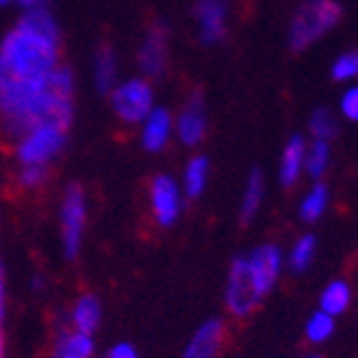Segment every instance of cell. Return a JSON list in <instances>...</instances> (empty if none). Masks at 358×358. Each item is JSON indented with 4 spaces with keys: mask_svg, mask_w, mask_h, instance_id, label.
<instances>
[{
    "mask_svg": "<svg viewBox=\"0 0 358 358\" xmlns=\"http://www.w3.org/2000/svg\"><path fill=\"white\" fill-rule=\"evenodd\" d=\"M62 34L52 10L21 13L0 41V123L10 138L41 120L72 128L75 75L59 62Z\"/></svg>",
    "mask_w": 358,
    "mask_h": 358,
    "instance_id": "obj_1",
    "label": "cell"
},
{
    "mask_svg": "<svg viewBox=\"0 0 358 358\" xmlns=\"http://www.w3.org/2000/svg\"><path fill=\"white\" fill-rule=\"evenodd\" d=\"M341 18L343 6L338 0H305L289 23V46L294 52H305L336 29Z\"/></svg>",
    "mask_w": 358,
    "mask_h": 358,
    "instance_id": "obj_2",
    "label": "cell"
},
{
    "mask_svg": "<svg viewBox=\"0 0 358 358\" xmlns=\"http://www.w3.org/2000/svg\"><path fill=\"white\" fill-rule=\"evenodd\" d=\"M67 136L69 126L41 120L15 138V162L18 166H46L49 169L54 159H59V154L67 146Z\"/></svg>",
    "mask_w": 358,
    "mask_h": 358,
    "instance_id": "obj_3",
    "label": "cell"
},
{
    "mask_svg": "<svg viewBox=\"0 0 358 358\" xmlns=\"http://www.w3.org/2000/svg\"><path fill=\"white\" fill-rule=\"evenodd\" d=\"M85 225H87V197L80 185H69L62 194L59 205V231L62 248L67 259H77L83 251Z\"/></svg>",
    "mask_w": 358,
    "mask_h": 358,
    "instance_id": "obj_4",
    "label": "cell"
},
{
    "mask_svg": "<svg viewBox=\"0 0 358 358\" xmlns=\"http://www.w3.org/2000/svg\"><path fill=\"white\" fill-rule=\"evenodd\" d=\"M113 113L118 115L123 123H143L146 115L154 110V90L149 80L134 77L113 87L110 92Z\"/></svg>",
    "mask_w": 358,
    "mask_h": 358,
    "instance_id": "obj_5",
    "label": "cell"
},
{
    "mask_svg": "<svg viewBox=\"0 0 358 358\" xmlns=\"http://www.w3.org/2000/svg\"><path fill=\"white\" fill-rule=\"evenodd\" d=\"M262 305V297L256 294L251 274H248L246 256H236L228 268V284H225V307L233 317H248Z\"/></svg>",
    "mask_w": 358,
    "mask_h": 358,
    "instance_id": "obj_6",
    "label": "cell"
},
{
    "mask_svg": "<svg viewBox=\"0 0 358 358\" xmlns=\"http://www.w3.org/2000/svg\"><path fill=\"white\" fill-rule=\"evenodd\" d=\"M246 264L256 294L264 299L276 287L279 274H282V248L274 243H264V246L254 248L251 254H246Z\"/></svg>",
    "mask_w": 358,
    "mask_h": 358,
    "instance_id": "obj_7",
    "label": "cell"
},
{
    "mask_svg": "<svg viewBox=\"0 0 358 358\" xmlns=\"http://www.w3.org/2000/svg\"><path fill=\"white\" fill-rule=\"evenodd\" d=\"M166 62H169V29L164 21H157L143 36V44L138 49V67L143 77L157 80L164 75Z\"/></svg>",
    "mask_w": 358,
    "mask_h": 358,
    "instance_id": "obj_8",
    "label": "cell"
},
{
    "mask_svg": "<svg viewBox=\"0 0 358 358\" xmlns=\"http://www.w3.org/2000/svg\"><path fill=\"white\" fill-rule=\"evenodd\" d=\"M228 0H197L194 3V21H197V38L202 44H220L228 31Z\"/></svg>",
    "mask_w": 358,
    "mask_h": 358,
    "instance_id": "obj_9",
    "label": "cell"
},
{
    "mask_svg": "<svg viewBox=\"0 0 358 358\" xmlns=\"http://www.w3.org/2000/svg\"><path fill=\"white\" fill-rule=\"evenodd\" d=\"M151 210L154 217L162 228L174 225V220L182 213V194H179V185L169 174H157L151 182Z\"/></svg>",
    "mask_w": 358,
    "mask_h": 358,
    "instance_id": "obj_10",
    "label": "cell"
},
{
    "mask_svg": "<svg viewBox=\"0 0 358 358\" xmlns=\"http://www.w3.org/2000/svg\"><path fill=\"white\" fill-rule=\"evenodd\" d=\"M174 128H177V134L185 146H197L205 138V134H208V110H205V100H202L200 92H194L187 100L185 108L179 110Z\"/></svg>",
    "mask_w": 358,
    "mask_h": 358,
    "instance_id": "obj_11",
    "label": "cell"
},
{
    "mask_svg": "<svg viewBox=\"0 0 358 358\" xmlns=\"http://www.w3.org/2000/svg\"><path fill=\"white\" fill-rule=\"evenodd\" d=\"M225 343V322L220 317H210L194 330L182 358H217Z\"/></svg>",
    "mask_w": 358,
    "mask_h": 358,
    "instance_id": "obj_12",
    "label": "cell"
},
{
    "mask_svg": "<svg viewBox=\"0 0 358 358\" xmlns=\"http://www.w3.org/2000/svg\"><path fill=\"white\" fill-rule=\"evenodd\" d=\"M141 126V146L146 151H151V154H157V151L164 149L169 136H172L174 118L166 108H154Z\"/></svg>",
    "mask_w": 358,
    "mask_h": 358,
    "instance_id": "obj_13",
    "label": "cell"
},
{
    "mask_svg": "<svg viewBox=\"0 0 358 358\" xmlns=\"http://www.w3.org/2000/svg\"><path fill=\"white\" fill-rule=\"evenodd\" d=\"M100 320H103V305H100V297L97 294H80L75 299V305L69 310V328L77 330V333H85V336H92L97 328H100Z\"/></svg>",
    "mask_w": 358,
    "mask_h": 358,
    "instance_id": "obj_14",
    "label": "cell"
},
{
    "mask_svg": "<svg viewBox=\"0 0 358 358\" xmlns=\"http://www.w3.org/2000/svg\"><path fill=\"white\" fill-rule=\"evenodd\" d=\"M92 80H95V90L103 95H110L113 87L118 85V62H115V52L110 44H100L92 57Z\"/></svg>",
    "mask_w": 358,
    "mask_h": 358,
    "instance_id": "obj_15",
    "label": "cell"
},
{
    "mask_svg": "<svg viewBox=\"0 0 358 358\" xmlns=\"http://www.w3.org/2000/svg\"><path fill=\"white\" fill-rule=\"evenodd\" d=\"M305 151L307 141L302 136H292L287 146L282 151V164H279V179L284 187H292L299 179L302 169H305Z\"/></svg>",
    "mask_w": 358,
    "mask_h": 358,
    "instance_id": "obj_16",
    "label": "cell"
},
{
    "mask_svg": "<svg viewBox=\"0 0 358 358\" xmlns=\"http://www.w3.org/2000/svg\"><path fill=\"white\" fill-rule=\"evenodd\" d=\"M92 353H95L92 336L77 333L72 328L62 330L52 348V358H92Z\"/></svg>",
    "mask_w": 358,
    "mask_h": 358,
    "instance_id": "obj_17",
    "label": "cell"
},
{
    "mask_svg": "<svg viewBox=\"0 0 358 358\" xmlns=\"http://www.w3.org/2000/svg\"><path fill=\"white\" fill-rule=\"evenodd\" d=\"M262 200H264V172L262 169H254V172L248 174L243 200H241V210H238L241 225H248L254 220L259 208H262Z\"/></svg>",
    "mask_w": 358,
    "mask_h": 358,
    "instance_id": "obj_18",
    "label": "cell"
},
{
    "mask_svg": "<svg viewBox=\"0 0 358 358\" xmlns=\"http://www.w3.org/2000/svg\"><path fill=\"white\" fill-rule=\"evenodd\" d=\"M210 177V162L208 157H192L187 162L185 174H182V187H185V194L189 200H197L205 187H208Z\"/></svg>",
    "mask_w": 358,
    "mask_h": 358,
    "instance_id": "obj_19",
    "label": "cell"
},
{
    "mask_svg": "<svg viewBox=\"0 0 358 358\" xmlns=\"http://www.w3.org/2000/svg\"><path fill=\"white\" fill-rule=\"evenodd\" d=\"M351 287L348 282L343 279H333V282L322 289L320 294V310L322 313H328L330 317H338V315H343L348 307H351Z\"/></svg>",
    "mask_w": 358,
    "mask_h": 358,
    "instance_id": "obj_20",
    "label": "cell"
},
{
    "mask_svg": "<svg viewBox=\"0 0 358 358\" xmlns=\"http://www.w3.org/2000/svg\"><path fill=\"white\" fill-rule=\"evenodd\" d=\"M328 185L325 182H315L313 189L305 194V200L299 205V217L305 220V223H315V220H320L325 215V210H328Z\"/></svg>",
    "mask_w": 358,
    "mask_h": 358,
    "instance_id": "obj_21",
    "label": "cell"
},
{
    "mask_svg": "<svg viewBox=\"0 0 358 358\" xmlns=\"http://www.w3.org/2000/svg\"><path fill=\"white\" fill-rule=\"evenodd\" d=\"M333 333H336V317H330L328 313L317 310V313H313L307 317V322H305L307 343H313V345L328 343L330 338H333Z\"/></svg>",
    "mask_w": 358,
    "mask_h": 358,
    "instance_id": "obj_22",
    "label": "cell"
},
{
    "mask_svg": "<svg viewBox=\"0 0 358 358\" xmlns=\"http://www.w3.org/2000/svg\"><path fill=\"white\" fill-rule=\"evenodd\" d=\"M315 251H317V241H315V236H310V233H305L302 238H297V243L292 246L289 251V268L292 271H307V268L313 266L315 262Z\"/></svg>",
    "mask_w": 358,
    "mask_h": 358,
    "instance_id": "obj_23",
    "label": "cell"
},
{
    "mask_svg": "<svg viewBox=\"0 0 358 358\" xmlns=\"http://www.w3.org/2000/svg\"><path fill=\"white\" fill-rule=\"evenodd\" d=\"M328 162H330V146L328 141H313L307 143L305 151V172L313 179H320L322 174L328 172Z\"/></svg>",
    "mask_w": 358,
    "mask_h": 358,
    "instance_id": "obj_24",
    "label": "cell"
},
{
    "mask_svg": "<svg viewBox=\"0 0 358 358\" xmlns=\"http://www.w3.org/2000/svg\"><path fill=\"white\" fill-rule=\"evenodd\" d=\"M310 134H313V141L330 143V138H336V134H338L336 115H333L328 108H317V110L310 115Z\"/></svg>",
    "mask_w": 358,
    "mask_h": 358,
    "instance_id": "obj_25",
    "label": "cell"
},
{
    "mask_svg": "<svg viewBox=\"0 0 358 358\" xmlns=\"http://www.w3.org/2000/svg\"><path fill=\"white\" fill-rule=\"evenodd\" d=\"M46 179H49L46 166H18V172H15V185L21 187L23 192H36L38 187L46 185Z\"/></svg>",
    "mask_w": 358,
    "mask_h": 358,
    "instance_id": "obj_26",
    "label": "cell"
},
{
    "mask_svg": "<svg viewBox=\"0 0 358 358\" xmlns=\"http://www.w3.org/2000/svg\"><path fill=\"white\" fill-rule=\"evenodd\" d=\"M330 77L336 83H348L353 77H358V52H343L333 62L330 67Z\"/></svg>",
    "mask_w": 358,
    "mask_h": 358,
    "instance_id": "obj_27",
    "label": "cell"
},
{
    "mask_svg": "<svg viewBox=\"0 0 358 358\" xmlns=\"http://www.w3.org/2000/svg\"><path fill=\"white\" fill-rule=\"evenodd\" d=\"M341 113L345 118L358 123V87H348L341 97Z\"/></svg>",
    "mask_w": 358,
    "mask_h": 358,
    "instance_id": "obj_28",
    "label": "cell"
},
{
    "mask_svg": "<svg viewBox=\"0 0 358 358\" xmlns=\"http://www.w3.org/2000/svg\"><path fill=\"white\" fill-rule=\"evenodd\" d=\"M21 13H34V10H52V0H15V6Z\"/></svg>",
    "mask_w": 358,
    "mask_h": 358,
    "instance_id": "obj_29",
    "label": "cell"
},
{
    "mask_svg": "<svg viewBox=\"0 0 358 358\" xmlns=\"http://www.w3.org/2000/svg\"><path fill=\"white\" fill-rule=\"evenodd\" d=\"M105 358H138V351L131 343H118L105 353Z\"/></svg>",
    "mask_w": 358,
    "mask_h": 358,
    "instance_id": "obj_30",
    "label": "cell"
},
{
    "mask_svg": "<svg viewBox=\"0 0 358 358\" xmlns=\"http://www.w3.org/2000/svg\"><path fill=\"white\" fill-rule=\"evenodd\" d=\"M3 313H6V284H3V268H0V322H3Z\"/></svg>",
    "mask_w": 358,
    "mask_h": 358,
    "instance_id": "obj_31",
    "label": "cell"
},
{
    "mask_svg": "<svg viewBox=\"0 0 358 358\" xmlns=\"http://www.w3.org/2000/svg\"><path fill=\"white\" fill-rule=\"evenodd\" d=\"M15 0H0V10H6V8H13Z\"/></svg>",
    "mask_w": 358,
    "mask_h": 358,
    "instance_id": "obj_32",
    "label": "cell"
},
{
    "mask_svg": "<svg viewBox=\"0 0 358 358\" xmlns=\"http://www.w3.org/2000/svg\"><path fill=\"white\" fill-rule=\"evenodd\" d=\"M302 358H322V356H302Z\"/></svg>",
    "mask_w": 358,
    "mask_h": 358,
    "instance_id": "obj_33",
    "label": "cell"
},
{
    "mask_svg": "<svg viewBox=\"0 0 358 358\" xmlns=\"http://www.w3.org/2000/svg\"><path fill=\"white\" fill-rule=\"evenodd\" d=\"M0 268H3V264H0Z\"/></svg>",
    "mask_w": 358,
    "mask_h": 358,
    "instance_id": "obj_34",
    "label": "cell"
}]
</instances>
